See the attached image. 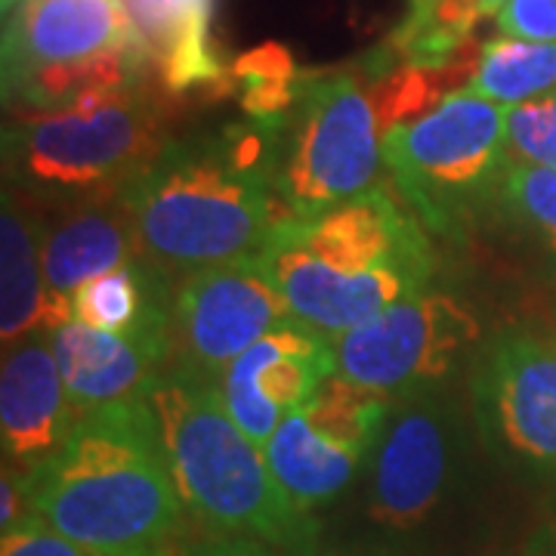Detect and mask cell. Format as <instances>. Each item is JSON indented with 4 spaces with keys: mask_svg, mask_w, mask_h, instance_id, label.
Listing matches in <instances>:
<instances>
[{
    "mask_svg": "<svg viewBox=\"0 0 556 556\" xmlns=\"http://www.w3.org/2000/svg\"><path fill=\"white\" fill-rule=\"evenodd\" d=\"M278 134L248 121L217 137L167 142L121 192L139 254L167 276L260 257L291 219L276 189Z\"/></svg>",
    "mask_w": 556,
    "mask_h": 556,
    "instance_id": "6da1fadb",
    "label": "cell"
},
{
    "mask_svg": "<svg viewBox=\"0 0 556 556\" xmlns=\"http://www.w3.org/2000/svg\"><path fill=\"white\" fill-rule=\"evenodd\" d=\"M20 477L28 514L97 556H170L186 529L149 396L80 415L60 448Z\"/></svg>",
    "mask_w": 556,
    "mask_h": 556,
    "instance_id": "7a4b0ae2",
    "label": "cell"
},
{
    "mask_svg": "<svg viewBox=\"0 0 556 556\" xmlns=\"http://www.w3.org/2000/svg\"><path fill=\"white\" fill-rule=\"evenodd\" d=\"M170 477L192 517L217 535L251 538L298 554L313 522L278 485L266 452L232 420L217 383L167 368L149 390Z\"/></svg>",
    "mask_w": 556,
    "mask_h": 556,
    "instance_id": "3957f363",
    "label": "cell"
},
{
    "mask_svg": "<svg viewBox=\"0 0 556 556\" xmlns=\"http://www.w3.org/2000/svg\"><path fill=\"white\" fill-rule=\"evenodd\" d=\"M121 0H22L3 25V93L31 112L139 87L149 75Z\"/></svg>",
    "mask_w": 556,
    "mask_h": 556,
    "instance_id": "277c9868",
    "label": "cell"
},
{
    "mask_svg": "<svg viewBox=\"0 0 556 556\" xmlns=\"http://www.w3.org/2000/svg\"><path fill=\"white\" fill-rule=\"evenodd\" d=\"M164 109L142 84L31 112L7 130L13 177L47 195L121 199L164 149Z\"/></svg>",
    "mask_w": 556,
    "mask_h": 556,
    "instance_id": "5b68a950",
    "label": "cell"
},
{
    "mask_svg": "<svg viewBox=\"0 0 556 556\" xmlns=\"http://www.w3.org/2000/svg\"><path fill=\"white\" fill-rule=\"evenodd\" d=\"M507 112L473 90H457L427 115L383 134V164L424 226L455 236L460 223L497 199L510 164Z\"/></svg>",
    "mask_w": 556,
    "mask_h": 556,
    "instance_id": "8992f818",
    "label": "cell"
},
{
    "mask_svg": "<svg viewBox=\"0 0 556 556\" xmlns=\"http://www.w3.org/2000/svg\"><path fill=\"white\" fill-rule=\"evenodd\" d=\"M383 127L358 72L306 75L278 134L276 189L291 219L309 223L380 182Z\"/></svg>",
    "mask_w": 556,
    "mask_h": 556,
    "instance_id": "52a82bcc",
    "label": "cell"
},
{
    "mask_svg": "<svg viewBox=\"0 0 556 556\" xmlns=\"http://www.w3.org/2000/svg\"><path fill=\"white\" fill-rule=\"evenodd\" d=\"M482 338L473 313L452 294L420 291L334 338L340 378L387 396L427 390Z\"/></svg>",
    "mask_w": 556,
    "mask_h": 556,
    "instance_id": "ba28073f",
    "label": "cell"
},
{
    "mask_svg": "<svg viewBox=\"0 0 556 556\" xmlns=\"http://www.w3.org/2000/svg\"><path fill=\"white\" fill-rule=\"evenodd\" d=\"M288 303L257 257L189 273L174 291V365L217 383L254 343L285 328Z\"/></svg>",
    "mask_w": 556,
    "mask_h": 556,
    "instance_id": "9c48e42d",
    "label": "cell"
},
{
    "mask_svg": "<svg viewBox=\"0 0 556 556\" xmlns=\"http://www.w3.org/2000/svg\"><path fill=\"white\" fill-rule=\"evenodd\" d=\"M470 399L492 452L556 473V338L501 334L482 346Z\"/></svg>",
    "mask_w": 556,
    "mask_h": 556,
    "instance_id": "30bf717a",
    "label": "cell"
},
{
    "mask_svg": "<svg viewBox=\"0 0 556 556\" xmlns=\"http://www.w3.org/2000/svg\"><path fill=\"white\" fill-rule=\"evenodd\" d=\"M257 263L288 303L291 318L328 340L340 338L362 321L380 316L383 309L420 294L433 276L427 269L412 266H383L371 273L331 269L300 244L291 219L278 226Z\"/></svg>",
    "mask_w": 556,
    "mask_h": 556,
    "instance_id": "8fae6325",
    "label": "cell"
},
{
    "mask_svg": "<svg viewBox=\"0 0 556 556\" xmlns=\"http://www.w3.org/2000/svg\"><path fill=\"white\" fill-rule=\"evenodd\" d=\"M452 470L448 412L433 390L396 396L383 427L371 479V517L387 529L408 532L439 507Z\"/></svg>",
    "mask_w": 556,
    "mask_h": 556,
    "instance_id": "7c38bea8",
    "label": "cell"
},
{
    "mask_svg": "<svg viewBox=\"0 0 556 556\" xmlns=\"http://www.w3.org/2000/svg\"><path fill=\"white\" fill-rule=\"evenodd\" d=\"M331 375H338L334 340L288 321L229 365L219 393L248 439L266 448L281 424V412L291 415L303 408Z\"/></svg>",
    "mask_w": 556,
    "mask_h": 556,
    "instance_id": "4fadbf2b",
    "label": "cell"
},
{
    "mask_svg": "<svg viewBox=\"0 0 556 556\" xmlns=\"http://www.w3.org/2000/svg\"><path fill=\"white\" fill-rule=\"evenodd\" d=\"M50 343L68 402L78 415L124 399L149 396L174 365V325L112 334L72 318L50 331Z\"/></svg>",
    "mask_w": 556,
    "mask_h": 556,
    "instance_id": "5bb4252c",
    "label": "cell"
},
{
    "mask_svg": "<svg viewBox=\"0 0 556 556\" xmlns=\"http://www.w3.org/2000/svg\"><path fill=\"white\" fill-rule=\"evenodd\" d=\"M291 229L313 257L340 273H371L383 266L433 273V251L420 219L408 201L393 195L383 182L325 217L309 223L291 219Z\"/></svg>",
    "mask_w": 556,
    "mask_h": 556,
    "instance_id": "9a60e30c",
    "label": "cell"
},
{
    "mask_svg": "<svg viewBox=\"0 0 556 556\" xmlns=\"http://www.w3.org/2000/svg\"><path fill=\"white\" fill-rule=\"evenodd\" d=\"M78 417L65 393L50 334H31L7 346L0 371V437L7 464L28 473L68 439Z\"/></svg>",
    "mask_w": 556,
    "mask_h": 556,
    "instance_id": "2e32d148",
    "label": "cell"
},
{
    "mask_svg": "<svg viewBox=\"0 0 556 556\" xmlns=\"http://www.w3.org/2000/svg\"><path fill=\"white\" fill-rule=\"evenodd\" d=\"M139 254L137 232L130 214L118 199V207L105 201H80L75 211H65L53 226L43 223L40 263L50 294L47 331L72 321V298L90 278L112 273Z\"/></svg>",
    "mask_w": 556,
    "mask_h": 556,
    "instance_id": "e0dca14e",
    "label": "cell"
},
{
    "mask_svg": "<svg viewBox=\"0 0 556 556\" xmlns=\"http://www.w3.org/2000/svg\"><path fill=\"white\" fill-rule=\"evenodd\" d=\"M167 97L236 90L214 47L217 0H121Z\"/></svg>",
    "mask_w": 556,
    "mask_h": 556,
    "instance_id": "ac0fdd59",
    "label": "cell"
},
{
    "mask_svg": "<svg viewBox=\"0 0 556 556\" xmlns=\"http://www.w3.org/2000/svg\"><path fill=\"white\" fill-rule=\"evenodd\" d=\"M40 236L43 223L35 219V211L20 195L7 192L0 214V338L7 346L47 331L50 321Z\"/></svg>",
    "mask_w": 556,
    "mask_h": 556,
    "instance_id": "d6986e66",
    "label": "cell"
},
{
    "mask_svg": "<svg viewBox=\"0 0 556 556\" xmlns=\"http://www.w3.org/2000/svg\"><path fill=\"white\" fill-rule=\"evenodd\" d=\"M263 452L278 485L303 514L334 501L353 482L362 464L358 455L318 437L300 408L285 415Z\"/></svg>",
    "mask_w": 556,
    "mask_h": 556,
    "instance_id": "ffe728a7",
    "label": "cell"
},
{
    "mask_svg": "<svg viewBox=\"0 0 556 556\" xmlns=\"http://www.w3.org/2000/svg\"><path fill=\"white\" fill-rule=\"evenodd\" d=\"M482 16L479 0H412L380 53L390 62L445 68L477 43L473 31Z\"/></svg>",
    "mask_w": 556,
    "mask_h": 556,
    "instance_id": "44dd1931",
    "label": "cell"
},
{
    "mask_svg": "<svg viewBox=\"0 0 556 556\" xmlns=\"http://www.w3.org/2000/svg\"><path fill=\"white\" fill-rule=\"evenodd\" d=\"M396 399L368 390L362 383L331 375L313 396L303 402V417L318 437L334 442L365 460L371 445L380 442Z\"/></svg>",
    "mask_w": 556,
    "mask_h": 556,
    "instance_id": "7402d4cb",
    "label": "cell"
},
{
    "mask_svg": "<svg viewBox=\"0 0 556 556\" xmlns=\"http://www.w3.org/2000/svg\"><path fill=\"white\" fill-rule=\"evenodd\" d=\"M467 90L510 109L556 93V40H489Z\"/></svg>",
    "mask_w": 556,
    "mask_h": 556,
    "instance_id": "603a6c76",
    "label": "cell"
},
{
    "mask_svg": "<svg viewBox=\"0 0 556 556\" xmlns=\"http://www.w3.org/2000/svg\"><path fill=\"white\" fill-rule=\"evenodd\" d=\"M229 75L239 90L244 115L266 127H285L306 78L281 43H263L241 53Z\"/></svg>",
    "mask_w": 556,
    "mask_h": 556,
    "instance_id": "cb8c5ba5",
    "label": "cell"
},
{
    "mask_svg": "<svg viewBox=\"0 0 556 556\" xmlns=\"http://www.w3.org/2000/svg\"><path fill=\"white\" fill-rule=\"evenodd\" d=\"M497 201L504 204L507 214L532 226L538 236H544L547 244L556 251V170L554 167H538V164H522L510 161Z\"/></svg>",
    "mask_w": 556,
    "mask_h": 556,
    "instance_id": "d4e9b609",
    "label": "cell"
},
{
    "mask_svg": "<svg viewBox=\"0 0 556 556\" xmlns=\"http://www.w3.org/2000/svg\"><path fill=\"white\" fill-rule=\"evenodd\" d=\"M0 556H97L72 538L60 535L43 519L28 517L7 529L0 538Z\"/></svg>",
    "mask_w": 556,
    "mask_h": 556,
    "instance_id": "484cf974",
    "label": "cell"
},
{
    "mask_svg": "<svg viewBox=\"0 0 556 556\" xmlns=\"http://www.w3.org/2000/svg\"><path fill=\"white\" fill-rule=\"evenodd\" d=\"M497 31L514 40H556V0H507L497 13Z\"/></svg>",
    "mask_w": 556,
    "mask_h": 556,
    "instance_id": "4316f807",
    "label": "cell"
},
{
    "mask_svg": "<svg viewBox=\"0 0 556 556\" xmlns=\"http://www.w3.org/2000/svg\"><path fill=\"white\" fill-rule=\"evenodd\" d=\"M177 556H294L278 551V547H269L263 541H251V538H232V535H217L211 541H201V544H192L186 547L182 554Z\"/></svg>",
    "mask_w": 556,
    "mask_h": 556,
    "instance_id": "83f0119b",
    "label": "cell"
},
{
    "mask_svg": "<svg viewBox=\"0 0 556 556\" xmlns=\"http://www.w3.org/2000/svg\"><path fill=\"white\" fill-rule=\"evenodd\" d=\"M0 529H13L16 522L28 517V504H25V489H22V477L20 470H13L7 464L3 470V479H0Z\"/></svg>",
    "mask_w": 556,
    "mask_h": 556,
    "instance_id": "f1b7e54d",
    "label": "cell"
},
{
    "mask_svg": "<svg viewBox=\"0 0 556 556\" xmlns=\"http://www.w3.org/2000/svg\"><path fill=\"white\" fill-rule=\"evenodd\" d=\"M479 3H482V13L492 16V13H501V7H504L507 0H479Z\"/></svg>",
    "mask_w": 556,
    "mask_h": 556,
    "instance_id": "f546056e",
    "label": "cell"
},
{
    "mask_svg": "<svg viewBox=\"0 0 556 556\" xmlns=\"http://www.w3.org/2000/svg\"><path fill=\"white\" fill-rule=\"evenodd\" d=\"M0 3H3V13H13V10H16V7L22 3V0H0Z\"/></svg>",
    "mask_w": 556,
    "mask_h": 556,
    "instance_id": "4dcf8cb0",
    "label": "cell"
},
{
    "mask_svg": "<svg viewBox=\"0 0 556 556\" xmlns=\"http://www.w3.org/2000/svg\"><path fill=\"white\" fill-rule=\"evenodd\" d=\"M338 556H380V554H338Z\"/></svg>",
    "mask_w": 556,
    "mask_h": 556,
    "instance_id": "1f68e13d",
    "label": "cell"
},
{
    "mask_svg": "<svg viewBox=\"0 0 556 556\" xmlns=\"http://www.w3.org/2000/svg\"><path fill=\"white\" fill-rule=\"evenodd\" d=\"M529 556H547V554H529Z\"/></svg>",
    "mask_w": 556,
    "mask_h": 556,
    "instance_id": "d6a6232c",
    "label": "cell"
}]
</instances>
